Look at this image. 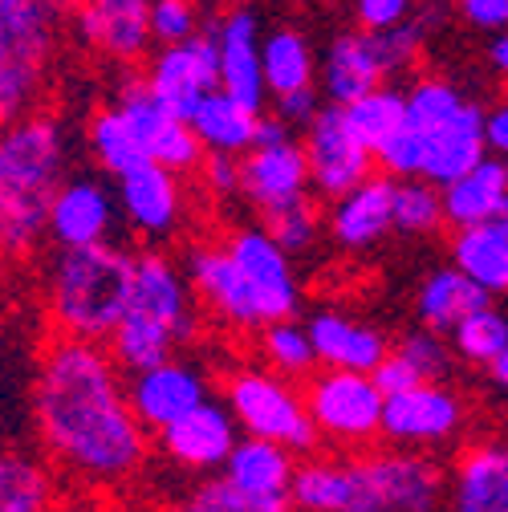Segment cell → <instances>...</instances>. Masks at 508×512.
Segmentation results:
<instances>
[{
    "label": "cell",
    "instance_id": "57",
    "mask_svg": "<svg viewBox=\"0 0 508 512\" xmlns=\"http://www.w3.org/2000/svg\"><path fill=\"white\" fill-rule=\"evenodd\" d=\"M232 5H244V0H232Z\"/></svg>",
    "mask_w": 508,
    "mask_h": 512
},
{
    "label": "cell",
    "instance_id": "21",
    "mask_svg": "<svg viewBox=\"0 0 508 512\" xmlns=\"http://www.w3.org/2000/svg\"><path fill=\"white\" fill-rule=\"evenodd\" d=\"M395 191H399V179L387 171L350 187L346 196L334 200L330 236L350 252L374 248L387 232H395Z\"/></svg>",
    "mask_w": 508,
    "mask_h": 512
},
{
    "label": "cell",
    "instance_id": "20",
    "mask_svg": "<svg viewBox=\"0 0 508 512\" xmlns=\"http://www.w3.org/2000/svg\"><path fill=\"white\" fill-rule=\"evenodd\" d=\"M240 167H244L240 196H244L252 208H257L261 216L273 212V208H281V204L301 200L305 187L313 183L305 143H293V139L273 143V147H252Z\"/></svg>",
    "mask_w": 508,
    "mask_h": 512
},
{
    "label": "cell",
    "instance_id": "41",
    "mask_svg": "<svg viewBox=\"0 0 508 512\" xmlns=\"http://www.w3.org/2000/svg\"><path fill=\"white\" fill-rule=\"evenodd\" d=\"M370 33H374L378 57H383V70L391 78V74H403L411 61L419 57V45L427 37V21L423 17H407V21L391 25V29H370Z\"/></svg>",
    "mask_w": 508,
    "mask_h": 512
},
{
    "label": "cell",
    "instance_id": "18",
    "mask_svg": "<svg viewBox=\"0 0 508 512\" xmlns=\"http://www.w3.org/2000/svg\"><path fill=\"white\" fill-rule=\"evenodd\" d=\"M126 395H131V407H135V415L143 419L147 431H163V427H171L175 419H183L187 411H196L208 399V382L196 366L167 358L159 366L135 370L131 391Z\"/></svg>",
    "mask_w": 508,
    "mask_h": 512
},
{
    "label": "cell",
    "instance_id": "35",
    "mask_svg": "<svg viewBox=\"0 0 508 512\" xmlns=\"http://www.w3.org/2000/svg\"><path fill=\"white\" fill-rule=\"evenodd\" d=\"M86 139H90V151H94L98 167L110 171V175H122V171H131V167H139V163L151 159L147 147L139 143V135L131 131V122L122 118L118 106H106V110H98L90 118Z\"/></svg>",
    "mask_w": 508,
    "mask_h": 512
},
{
    "label": "cell",
    "instance_id": "24",
    "mask_svg": "<svg viewBox=\"0 0 508 512\" xmlns=\"http://www.w3.org/2000/svg\"><path fill=\"white\" fill-rule=\"evenodd\" d=\"M305 326H309V338H313V350L322 358V366L374 370L391 354L383 330H374V326L358 322L350 313H338V309H317Z\"/></svg>",
    "mask_w": 508,
    "mask_h": 512
},
{
    "label": "cell",
    "instance_id": "15",
    "mask_svg": "<svg viewBox=\"0 0 508 512\" xmlns=\"http://www.w3.org/2000/svg\"><path fill=\"white\" fill-rule=\"evenodd\" d=\"M220 33V86L248 102L252 110H265L269 82H265V37H261V17L248 5H232L216 21Z\"/></svg>",
    "mask_w": 508,
    "mask_h": 512
},
{
    "label": "cell",
    "instance_id": "50",
    "mask_svg": "<svg viewBox=\"0 0 508 512\" xmlns=\"http://www.w3.org/2000/svg\"><path fill=\"white\" fill-rule=\"evenodd\" d=\"M456 9L480 33H504L508 29V0H456Z\"/></svg>",
    "mask_w": 508,
    "mask_h": 512
},
{
    "label": "cell",
    "instance_id": "53",
    "mask_svg": "<svg viewBox=\"0 0 508 512\" xmlns=\"http://www.w3.org/2000/svg\"><path fill=\"white\" fill-rule=\"evenodd\" d=\"M285 139H293V126L281 114L277 118L261 114V122H257V147H273V143H285Z\"/></svg>",
    "mask_w": 508,
    "mask_h": 512
},
{
    "label": "cell",
    "instance_id": "2",
    "mask_svg": "<svg viewBox=\"0 0 508 512\" xmlns=\"http://www.w3.org/2000/svg\"><path fill=\"white\" fill-rule=\"evenodd\" d=\"M70 171L66 126L49 114L9 122L0 139V236L13 256L49 236V208Z\"/></svg>",
    "mask_w": 508,
    "mask_h": 512
},
{
    "label": "cell",
    "instance_id": "38",
    "mask_svg": "<svg viewBox=\"0 0 508 512\" xmlns=\"http://www.w3.org/2000/svg\"><path fill=\"white\" fill-rule=\"evenodd\" d=\"M53 504V480L37 460L9 452L0 460V508L5 512H41Z\"/></svg>",
    "mask_w": 508,
    "mask_h": 512
},
{
    "label": "cell",
    "instance_id": "55",
    "mask_svg": "<svg viewBox=\"0 0 508 512\" xmlns=\"http://www.w3.org/2000/svg\"><path fill=\"white\" fill-rule=\"evenodd\" d=\"M488 374H492V382H496V387L508 395V350H504V354H500V358L488 366Z\"/></svg>",
    "mask_w": 508,
    "mask_h": 512
},
{
    "label": "cell",
    "instance_id": "11",
    "mask_svg": "<svg viewBox=\"0 0 508 512\" xmlns=\"http://www.w3.org/2000/svg\"><path fill=\"white\" fill-rule=\"evenodd\" d=\"M240 419L232 407L204 399L196 411H187L171 427L159 431V452L179 468V472H216L228 464L232 447L240 443Z\"/></svg>",
    "mask_w": 508,
    "mask_h": 512
},
{
    "label": "cell",
    "instance_id": "6",
    "mask_svg": "<svg viewBox=\"0 0 508 512\" xmlns=\"http://www.w3.org/2000/svg\"><path fill=\"white\" fill-rule=\"evenodd\" d=\"M309 415L322 431V439L338 447H366L383 435V407L387 395L378 391L370 370H338L326 366L309 378L305 387Z\"/></svg>",
    "mask_w": 508,
    "mask_h": 512
},
{
    "label": "cell",
    "instance_id": "22",
    "mask_svg": "<svg viewBox=\"0 0 508 512\" xmlns=\"http://www.w3.org/2000/svg\"><path fill=\"white\" fill-rule=\"evenodd\" d=\"M187 281H192V277H187ZM187 281L175 269L171 256H163V252H143L139 256L131 309L155 317V322H163V326H171L179 346L200 334V317H196L192 293H187Z\"/></svg>",
    "mask_w": 508,
    "mask_h": 512
},
{
    "label": "cell",
    "instance_id": "56",
    "mask_svg": "<svg viewBox=\"0 0 508 512\" xmlns=\"http://www.w3.org/2000/svg\"><path fill=\"white\" fill-rule=\"evenodd\" d=\"M41 5H45V9H53V13L61 17V13H74V9L82 5V0H41Z\"/></svg>",
    "mask_w": 508,
    "mask_h": 512
},
{
    "label": "cell",
    "instance_id": "17",
    "mask_svg": "<svg viewBox=\"0 0 508 512\" xmlns=\"http://www.w3.org/2000/svg\"><path fill=\"white\" fill-rule=\"evenodd\" d=\"M118 191H110L102 179L78 175L57 187L53 208H49V240L57 248H78V244H102L110 240L114 216H118Z\"/></svg>",
    "mask_w": 508,
    "mask_h": 512
},
{
    "label": "cell",
    "instance_id": "52",
    "mask_svg": "<svg viewBox=\"0 0 508 512\" xmlns=\"http://www.w3.org/2000/svg\"><path fill=\"white\" fill-rule=\"evenodd\" d=\"M488 147L492 155L508 159V98L496 110H488Z\"/></svg>",
    "mask_w": 508,
    "mask_h": 512
},
{
    "label": "cell",
    "instance_id": "47",
    "mask_svg": "<svg viewBox=\"0 0 508 512\" xmlns=\"http://www.w3.org/2000/svg\"><path fill=\"white\" fill-rule=\"evenodd\" d=\"M204 187L212 191V196H220V200L240 196L244 167L236 163V155H228V151H208V159H204Z\"/></svg>",
    "mask_w": 508,
    "mask_h": 512
},
{
    "label": "cell",
    "instance_id": "27",
    "mask_svg": "<svg viewBox=\"0 0 508 512\" xmlns=\"http://www.w3.org/2000/svg\"><path fill=\"white\" fill-rule=\"evenodd\" d=\"M293 508L305 512H370L362 464L309 460L293 476Z\"/></svg>",
    "mask_w": 508,
    "mask_h": 512
},
{
    "label": "cell",
    "instance_id": "48",
    "mask_svg": "<svg viewBox=\"0 0 508 512\" xmlns=\"http://www.w3.org/2000/svg\"><path fill=\"white\" fill-rule=\"evenodd\" d=\"M370 374H374V382H378V391H383V395H399V391H407V387H419V382H427L399 350H391Z\"/></svg>",
    "mask_w": 508,
    "mask_h": 512
},
{
    "label": "cell",
    "instance_id": "42",
    "mask_svg": "<svg viewBox=\"0 0 508 512\" xmlns=\"http://www.w3.org/2000/svg\"><path fill=\"white\" fill-rule=\"evenodd\" d=\"M427 382L435 378V382H443L452 374V350H448V342H443V334L439 330H427V326H419V330H411V334H403L399 338V346H395Z\"/></svg>",
    "mask_w": 508,
    "mask_h": 512
},
{
    "label": "cell",
    "instance_id": "51",
    "mask_svg": "<svg viewBox=\"0 0 508 512\" xmlns=\"http://www.w3.org/2000/svg\"><path fill=\"white\" fill-rule=\"evenodd\" d=\"M317 110H322V106H317V90H313V86H305V90H297V94L277 98V114H281L289 126H301V131L313 122V114H317Z\"/></svg>",
    "mask_w": 508,
    "mask_h": 512
},
{
    "label": "cell",
    "instance_id": "14",
    "mask_svg": "<svg viewBox=\"0 0 508 512\" xmlns=\"http://www.w3.org/2000/svg\"><path fill=\"white\" fill-rule=\"evenodd\" d=\"M370 512H431L443 504V476L423 456H374L362 460Z\"/></svg>",
    "mask_w": 508,
    "mask_h": 512
},
{
    "label": "cell",
    "instance_id": "44",
    "mask_svg": "<svg viewBox=\"0 0 508 512\" xmlns=\"http://www.w3.org/2000/svg\"><path fill=\"white\" fill-rule=\"evenodd\" d=\"M265 228H269L289 252H305V248L317 240V216H313L309 196H301V200H293V204H281V208L265 212Z\"/></svg>",
    "mask_w": 508,
    "mask_h": 512
},
{
    "label": "cell",
    "instance_id": "10",
    "mask_svg": "<svg viewBox=\"0 0 508 512\" xmlns=\"http://www.w3.org/2000/svg\"><path fill=\"white\" fill-rule=\"evenodd\" d=\"M464 427V403L443 382H419L399 395H387L383 439L395 447H439Z\"/></svg>",
    "mask_w": 508,
    "mask_h": 512
},
{
    "label": "cell",
    "instance_id": "28",
    "mask_svg": "<svg viewBox=\"0 0 508 512\" xmlns=\"http://www.w3.org/2000/svg\"><path fill=\"white\" fill-rule=\"evenodd\" d=\"M488 301H492V293L484 285H476L460 265H448V269H435L419 285V293H415V317H419V326H427V330L452 334L472 309H480Z\"/></svg>",
    "mask_w": 508,
    "mask_h": 512
},
{
    "label": "cell",
    "instance_id": "37",
    "mask_svg": "<svg viewBox=\"0 0 508 512\" xmlns=\"http://www.w3.org/2000/svg\"><path fill=\"white\" fill-rule=\"evenodd\" d=\"M456 354L472 366H492L504 350H508V313H500L492 301L472 309L464 322L452 330Z\"/></svg>",
    "mask_w": 508,
    "mask_h": 512
},
{
    "label": "cell",
    "instance_id": "43",
    "mask_svg": "<svg viewBox=\"0 0 508 512\" xmlns=\"http://www.w3.org/2000/svg\"><path fill=\"white\" fill-rule=\"evenodd\" d=\"M374 155H378V163H383L387 175H395V179H415V175H423V167H427V135L415 131V126L407 122L403 131H395Z\"/></svg>",
    "mask_w": 508,
    "mask_h": 512
},
{
    "label": "cell",
    "instance_id": "45",
    "mask_svg": "<svg viewBox=\"0 0 508 512\" xmlns=\"http://www.w3.org/2000/svg\"><path fill=\"white\" fill-rule=\"evenodd\" d=\"M151 33L159 45H175L200 33L196 0H151Z\"/></svg>",
    "mask_w": 508,
    "mask_h": 512
},
{
    "label": "cell",
    "instance_id": "58",
    "mask_svg": "<svg viewBox=\"0 0 508 512\" xmlns=\"http://www.w3.org/2000/svg\"><path fill=\"white\" fill-rule=\"evenodd\" d=\"M504 167H508V159H504Z\"/></svg>",
    "mask_w": 508,
    "mask_h": 512
},
{
    "label": "cell",
    "instance_id": "31",
    "mask_svg": "<svg viewBox=\"0 0 508 512\" xmlns=\"http://www.w3.org/2000/svg\"><path fill=\"white\" fill-rule=\"evenodd\" d=\"M257 122H261V110H252L248 102H240L224 86H216L192 114V126L204 139V147L228 151V155H244V151L257 147Z\"/></svg>",
    "mask_w": 508,
    "mask_h": 512
},
{
    "label": "cell",
    "instance_id": "26",
    "mask_svg": "<svg viewBox=\"0 0 508 512\" xmlns=\"http://www.w3.org/2000/svg\"><path fill=\"white\" fill-rule=\"evenodd\" d=\"M504 208H508V167L500 155L480 159L472 171L443 187V212H448L452 228L500 220Z\"/></svg>",
    "mask_w": 508,
    "mask_h": 512
},
{
    "label": "cell",
    "instance_id": "25",
    "mask_svg": "<svg viewBox=\"0 0 508 512\" xmlns=\"http://www.w3.org/2000/svg\"><path fill=\"white\" fill-rule=\"evenodd\" d=\"M387 70H383V57L374 49V33H342L330 41L326 57H322V90L330 102L350 106L354 98L370 94L374 86H383Z\"/></svg>",
    "mask_w": 508,
    "mask_h": 512
},
{
    "label": "cell",
    "instance_id": "9",
    "mask_svg": "<svg viewBox=\"0 0 508 512\" xmlns=\"http://www.w3.org/2000/svg\"><path fill=\"white\" fill-rule=\"evenodd\" d=\"M228 248L236 256V265L244 269L252 293H257L261 317L269 322H285L301 305V285H297V269L289 261V248L269 232V228H236L228 236Z\"/></svg>",
    "mask_w": 508,
    "mask_h": 512
},
{
    "label": "cell",
    "instance_id": "23",
    "mask_svg": "<svg viewBox=\"0 0 508 512\" xmlns=\"http://www.w3.org/2000/svg\"><path fill=\"white\" fill-rule=\"evenodd\" d=\"M488 110L476 102H464L448 122L427 131V167L423 175L439 187H448L464 171H472L480 159H488Z\"/></svg>",
    "mask_w": 508,
    "mask_h": 512
},
{
    "label": "cell",
    "instance_id": "36",
    "mask_svg": "<svg viewBox=\"0 0 508 512\" xmlns=\"http://www.w3.org/2000/svg\"><path fill=\"white\" fill-rule=\"evenodd\" d=\"M443 224H448V212H443V187L431 183L427 175L399 179V191H395V232L399 236H431Z\"/></svg>",
    "mask_w": 508,
    "mask_h": 512
},
{
    "label": "cell",
    "instance_id": "7",
    "mask_svg": "<svg viewBox=\"0 0 508 512\" xmlns=\"http://www.w3.org/2000/svg\"><path fill=\"white\" fill-rule=\"evenodd\" d=\"M147 86L167 102L171 114L192 122L196 106L220 86V33L216 21L200 29L196 37L159 45V53L147 61Z\"/></svg>",
    "mask_w": 508,
    "mask_h": 512
},
{
    "label": "cell",
    "instance_id": "1",
    "mask_svg": "<svg viewBox=\"0 0 508 512\" xmlns=\"http://www.w3.org/2000/svg\"><path fill=\"white\" fill-rule=\"evenodd\" d=\"M33 423L49 460L86 488H118L147 464V427L102 342L57 334L41 350Z\"/></svg>",
    "mask_w": 508,
    "mask_h": 512
},
{
    "label": "cell",
    "instance_id": "33",
    "mask_svg": "<svg viewBox=\"0 0 508 512\" xmlns=\"http://www.w3.org/2000/svg\"><path fill=\"white\" fill-rule=\"evenodd\" d=\"M313 74H317V61H313L305 33H297L289 25L265 33V82H269L273 98H285V94L313 86Z\"/></svg>",
    "mask_w": 508,
    "mask_h": 512
},
{
    "label": "cell",
    "instance_id": "8",
    "mask_svg": "<svg viewBox=\"0 0 508 512\" xmlns=\"http://www.w3.org/2000/svg\"><path fill=\"white\" fill-rule=\"evenodd\" d=\"M305 155H309V171H313V187L322 196L338 200L350 187H358L362 179H370L374 167V151L354 135V126L346 122V106L330 102L313 114V122L305 126Z\"/></svg>",
    "mask_w": 508,
    "mask_h": 512
},
{
    "label": "cell",
    "instance_id": "19",
    "mask_svg": "<svg viewBox=\"0 0 508 512\" xmlns=\"http://www.w3.org/2000/svg\"><path fill=\"white\" fill-rule=\"evenodd\" d=\"M114 191H118V204H122V216L131 220L135 232L159 240V236H171L175 224H179V212H183V200H179V171L163 167L159 159H147L131 171L114 175Z\"/></svg>",
    "mask_w": 508,
    "mask_h": 512
},
{
    "label": "cell",
    "instance_id": "39",
    "mask_svg": "<svg viewBox=\"0 0 508 512\" xmlns=\"http://www.w3.org/2000/svg\"><path fill=\"white\" fill-rule=\"evenodd\" d=\"M468 98L460 94V86H452L448 78H419L407 90V122L415 131H435V126L448 122Z\"/></svg>",
    "mask_w": 508,
    "mask_h": 512
},
{
    "label": "cell",
    "instance_id": "16",
    "mask_svg": "<svg viewBox=\"0 0 508 512\" xmlns=\"http://www.w3.org/2000/svg\"><path fill=\"white\" fill-rule=\"evenodd\" d=\"M74 33L114 61H135L155 41L151 0H82L74 9Z\"/></svg>",
    "mask_w": 508,
    "mask_h": 512
},
{
    "label": "cell",
    "instance_id": "13",
    "mask_svg": "<svg viewBox=\"0 0 508 512\" xmlns=\"http://www.w3.org/2000/svg\"><path fill=\"white\" fill-rule=\"evenodd\" d=\"M220 472L252 500V512H285V508H293L297 464H293V447H285L277 439L244 435L232 447V456H228V464Z\"/></svg>",
    "mask_w": 508,
    "mask_h": 512
},
{
    "label": "cell",
    "instance_id": "4",
    "mask_svg": "<svg viewBox=\"0 0 508 512\" xmlns=\"http://www.w3.org/2000/svg\"><path fill=\"white\" fill-rule=\"evenodd\" d=\"M224 399L232 407V415L240 419L244 435H265L277 439L293 452H309L317 443V423L309 415L305 395L289 382V374L281 370H236L224 382Z\"/></svg>",
    "mask_w": 508,
    "mask_h": 512
},
{
    "label": "cell",
    "instance_id": "32",
    "mask_svg": "<svg viewBox=\"0 0 508 512\" xmlns=\"http://www.w3.org/2000/svg\"><path fill=\"white\" fill-rule=\"evenodd\" d=\"M175 346H179L175 330L155 322V317H147V313H139V309H126L118 330L110 334V354L118 358L122 370H131V374L167 362Z\"/></svg>",
    "mask_w": 508,
    "mask_h": 512
},
{
    "label": "cell",
    "instance_id": "40",
    "mask_svg": "<svg viewBox=\"0 0 508 512\" xmlns=\"http://www.w3.org/2000/svg\"><path fill=\"white\" fill-rule=\"evenodd\" d=\"M265 358L273 370L297 378V374H309L317 362V350H313V338H309V326H293V317H285V322H269L265 330Z\"/></svg>",
    "mask_w": 508,
    "mask_h": 512
},
{
    "label": "cell",
    "instance_id": "30",
    "mask_svg": "<svg viewBox=\"0 0 508 512\" xmlns=\"http://www.w3.org/2000/svg\"><path fill=\"white\" fill-rule=\"evenodd\" d=\"M448 252H452V265H460L492 297L508 293V224L504 220L456 228Z\"/></svg>",
    "mask_w": 508,
    "mask_h": 512
},
{
    "label": "cell",
    "instance_id": "34",
    "mask_svg": "<svg viewBox=\"0 0 508 512\" xmlns=\"http://www.w3.org/2000/svg\"><path fill=\"white\" fill-rule=\"evenodd\" d=\"M346 122L354 126V135L378 151L395 131L407 126V90H395V86H374L370 94L354 98L346 106Z\"/></svg>",
    "mask_w": 508,
    "mask_h": 512
},
{
    "label": "cell",
    "instance_id": "12",
    "mask_svg": "<svg viewBox=\"0 0 508 512\" xmlns=\"http://www.w3.org/2000/svg\"><path fill=\"white\" fill-rule=\"evenodd\" d=\"M187 277H192V289L200 293V301L232 330L265 326L257 293H252V285H248L244 269L236 265L228 244H196L187 252Z\"/></svg>",
    "mask_w": 508,
    "mask_h": 512
},
{
    "label": "cell",
    "instance_id": "5",
    "mask_svg": "<svg viewBox=\"0 0 508 512\" xmlns=\"http://www.w3.org/2000/svg\"><path fill=\"white\" fill-rule=\"evenodd\" d=\"M53 9L41 0H0V118L17 122L33 102L53 53Z\"/></svg>",
    "mask_w": 508,
    "mask_h": 512
},
{
    "label": "cell",
    "instance_id": "54",
    "mask_svg": "<svg viewBox=\"0 0 508 512\" xmlns=\"http://www.w3.org/2000/svg\"><path fill=\"white\" fill-rule=\"evenodd\" d=\"M488 61H492L496 78H504V82H508V29L492 37V45H488Z\"/></svg>",
    "mask_w": 508,
    "mask_h": 512
},
{
    "label": "cell",
    "instance_id": "29",
    "mask_svg": "<svg viewBox=\"0 0 508 512\" xmlns=\"http://www.w3.org/2000/svg\"><path fill=\"white\" fill-rule=\"evenodd\" d=\"M452 504L460 512H508V443H480L464 452Z\"/></svg>",
    "mask_w": 508,
    "mask_h": 512
},
{
    "label": "cell",
    "instance_id": "46",
    "mask_svg": "<svg viewBox=\"0 0 508 512\" xmlns=\"http://www.w3.org/2000/svg\"><path fill=\"white\" fill-rule=\"evenodd\" d=\"M187 508H196V512H252V500L220 472V476H208L192 488Z\"/></svg>",
    "mask_w": 508,
    "mask_h": 512
},
{
    "label": "cell",
    "instance_id": "3",
    "mask_svg": "<svg viewBox=\"0 0 508 512\" xmlns=\"http://www.w3.org/2000/svg\"><path fill=\"white\" fill-rule=\"evenodd\" d=\"M139 256L102 240L57 248L45 269V313L57 334L110 342L135 297Z\"/></svg>",
    "mask_w": 508,
    "mask_h": 512
},
{
    "label": "cell",
    "instance_id": "49",
    "mask_svg": "<svg viewBox=\"0 0 508 512\" xmlns=\"http://www.w3.org/2000/svg\"><path fill=\"white\" fill-rule=\"evenodd\" d=\"M415 0H354V17L362 29H391L411 17Z\"/></svg>",
    "mask_w": 508,
    "mask_h": 512
}]
</instances>
